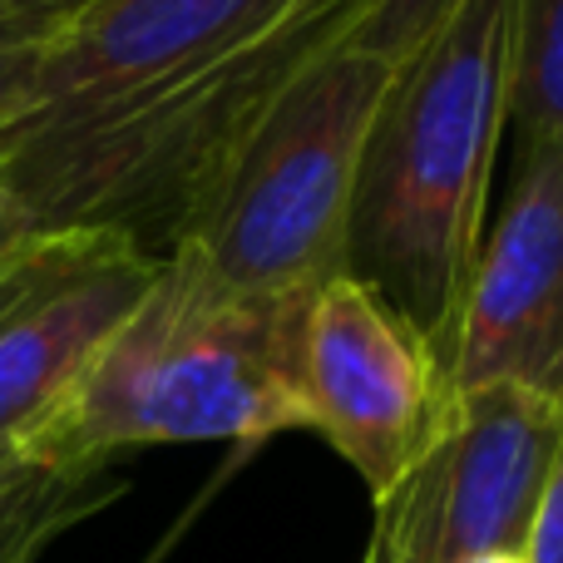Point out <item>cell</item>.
I'll return each instance as SVG.
<instances>
[{
    "mask_svg": "<svg viewBox=\"0 0 563 563\" xmlns=\"http://www.w3.org/2000/svg\"><path fill=\"white\" fill-rule=\"evenodd\" d=\"M505 124L509 0H455L396 59L361 158L346 247V273L416 321L440 361L489 228Z\"/></svg>",
    "mask_w": 563,
    "mask_h": 563,
    "instance_id": "cell-1",
    "label": "cell"
},
{
    "mask_svg": "<svg viewBox=\"0 0 563 563\" xmlns=\"http://www.w3.org/2000/svg\"><path fill=\"white\" fill-rule=\"evenodd\" d=\"M307 301L228 297L164 257L148 297L119 321L30 450L45 465L109 470L134 445H253L307 430L297 380Z\"/></svg>",
    "mask_w": 563,
    "mask_h": 563,
    "instance_id": "cell-2",
    "label": "cell"
},
{
    "mask_svg": "<svg viewBox=\"0 0 563 563\" xmlns=\"http://www.w3.org/2000/svg\"><path fill=\"white\" fill-rule=\"evenodd\" d=\"M396 65L336 45L257 119L168 263L228 297L307 301L346 273L361 158Z\"/></svg>",
    "mask_w": 563,
    "mask_h": 563,
    "instance_id": "cell-3",
    "label": "cell"
},
{
    "mask_svg": "<svg viewBox=\"0 0 563 563\" xmlns=\"http://www.w3.org/2000/svg\"><path fill=\"white\" fill-rule=\"evenodd\" d=\"M563 455V410L515 386L455 390L430 445L371 499L361 563L525 554Z\"/></svg>",
    "mask_w": 563,
    "mask_h": 563,
    "instance_id": "cell-4",
    "label": "cell"
},
{
    "mask_svg": "<svg viewBox=\"0 0 563 563\" xmlns=\"http://www.w3.org/2000/svg\"><path fill=\"white\" fill-rule=\"evenodd\" d=\"M297 380L307 430L356 470L371 499L430 445L455 396L426 331L351 273L311 291Z\"/></svg>",
    "mask_w": 563,
    "mask_h": 563,
    "instance_id": "cell-5",
    "label": "cell"
},
{
    "mask_svg": "<svg viewBox=\"0 0 563 563\" xmlns=\"http://www.w3.org/2000/svg\"><path fill=\"white\" fill-rule=\"evenodd\" d=\"M164 257L95 228L40 233L0 277V445H30L148 297Z\"/></svg>",
    "mask_w": 563,
    "mask_h": 563,
    "instance_id": "cell-6",
    "label": "cell"
},
{
    "mask_svg": "<svg viewBox=\"0 0 563 563\" xmlns=\"http://www.w3.org/2000/svg\"><path fill=\"white\" fill-rule=\"evenodd\" d=\"M455 390L515 386L563 410V154L519 148L445 346Z\"/></svg>",
    "mask_w": 563,
    "mask_h": 563,
    "instance_id": "cell-7",
    "label": "cell"
},
{
    "mask_svg": "<svg viewBox=\"0 0 563 563\" xmlns=\"http://www.w3.org/2000/svg\"><path fill=\"white\" fill-rule=\"evenodd\" d=\"M287 5L291 0H95L40 40L35 99L10 129L69 124L174 85L257 35Z\"/></svg>",
    "mask_w": 563,
    "mask_h": 563,
    "instance_id": "cell-8",
    "label": "cell"
},
{
    "mask_svg": "<svg viewBox=\"0 0 563 563\" xmlns=\"http://www.w3.org/2000/svg\"><path fill=\"white\" fill-rule=\"evenodd\" d=\"M509 124L563 154V0H509Z\"/></svg>",
    "mask_w": 563,
    "mask_h": 563,
    "instance_id": "cell-9",
    "label": "cell"
},
{
    "mask_svg": "<svg viewBox=\"0 0 563 563\" xmlns=\"http://www.w3.org/2000/svg\"><path fill=\"white\" fill-rule=\"evenodd\" d=\"M114 495H124V485L109 470L40 465L15 495L0 499V563H40L69 525L104 509Z\"/></svg>",
    "mask_w": 563,
    "mask_h": 563,
    "instance_id": "cell-10",
    "label": "cell"
},
{
    "mask_svg": "<svg viewBox=\"0 0 563 563\" xmlns=\"http://www.w3.org/2000/svg\"><path fill=\"white\" fill-rule=\"evenodd\" d=\"M450 10H455V0H371V15L361 20L351 45H361V49H371V55L396 65V59H406Z\"/></svg>",
    "mask_w": 563,
    "mask_h": 563,
    "instance_id": "cell-11",
    "label": "cell"
},
{
    "mask_svg": "<svg viewBox=\"0 0 563 563\" xmlns=\"http://www.w3.org/2000/svg\"><path fill=\"white\" fill-rule=\"evenodd\" d=\"M40 69V40H0V134L30 114Z\"/></svg>",
    "mask_w": 563,
    "mask_h": 563,
    "instance_id": "cell-12",
    "label": "cell"
},
{
    "mask_svg": "<svg viewBox=\"0 0 563 563\" xmlns=\"http://www.w3.org/2000/svg\"><path fill=\"white\" fill-rule=\"evenodd\" d=\"M95 0H0V40H49Z\"/></svg>",
    "mask_w": 563,
    "mask_h": 563,
    "instance_id": "cell-13",
    "label": "cell"
},
{
    "mask_svg": "<svg viewBox=\"0 0 563 563\" xmlns=\"http://www.w3.org/2000/svg\"><path fill=\"white\" fill-rule=\"evenodd\" d=\"M525 563H563V455L549 475V489L539 499V515L534 529H529V544H525Z\"/></svg>",
    "mask_w": 563,
    "mask_h": 563,
    "instance_id": "cell-14",
    "label": "cell"
},
{
    "mask_svg": "<svg viewBox=\"0 0 563 563\" xmlns=\"http://www.w3.org/2000/svg\"><path fill=\"white\" fill-rule=\"evenodd\" d=\"M35 243H40V228H30L25 218H15V213L0 208V277H5Z\"/></svg>",
    "mask_w": 563,
    "mask_h": 563,
    "instance_id": "cell-15",
    "label": "cell"
},
{
    "mask_svg": "<svg viewBox=\"0 0 563 563\" xmlns=\"http://www.w3.org/2000/svg\"><path fill=\"white\" fill-rule=\"evenodd\" d=\"M40 465H45V460H40L30 445H0V499L15 495Z\"/></svg>",
    "mask_w": 563,
    "mask_h": 563,
    "instance_id": "cell-16",
    "label": "cell"
},
{
    "mask_svg": "<svg viewBox=\"0 0 563 563\" xmlns=\"http://www.w3.org/2000/svg\"><path fill=\"white\" fill-rule=\"evenodd\" d=\"M475 563H525V554H489V559H475Z\"/></svg>",
    "mask_w": 563,
    "mask_h": 563,
    "instance_id": "cell-17",
    "label": "cell"
}]
</instances>
